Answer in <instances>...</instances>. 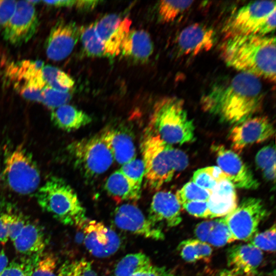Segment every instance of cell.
<instances>
[{
	"label": "cell",
	"mask_w": 276,
	"mask_h": 276,
	"mask_svg": "<svg viewBox=\"0 0 276 276\" xmlns=\"http://www.w3.org/2000/svg\"><path fill=\"white\" fill-rule=\"evenodd\" d=\"M181 208L175 194L170 191L157 192L152 197L147 218L158 228L161 224L174 227L182 220Z\"/></svg>",
	"instance_id": "obj_18"
},
{
	"label": "cell",
	"mask_w": 276,
	"mask_h": 276,
	"mask_svg": "<svg viewBox=\"0 0 276 276\" xmlns=\"http://www.w3.org/2000/svg\"><path fill=\"white\" fill-rule=\"evenodd\" d=\"M36 199L43 211L64 225L82 229L88 220L76 193L61 178H49L37 190Z\"/></svg>",
	"instance_id": "obj_5"
},
{
	"label": "cell",
	"mask_w": 276,
	"mask_h": 276,
	"mask_svg": "<svg viewBox=\"0 0 276 276\" xmlns=\"http://www.w3.org/2000/svg\"><path fill=\"white\" fill-rule=\"evenodd\" d=\"M264 99L259 78L240 72L215 82L202 95L200 103L206 112L222 122L236 125L259 112Z\"/></svg>",
	"instance_id": "obj_1"
},
{
	"label": "cell",
	"mask_w": 276,
	"mask_h": 276,
	"mask_svg": "<svg viewBox=\"0 0 276 276\" xmlns=\"http://www.w3.org/2000/svg\"><path fill=\"white\" fill-rule=\"evenodd\" d=\"M31 267L28 259L21 262L13 261L8 263L0 276H30Z\"/></svg>",
	"instance_id": "obj_41"
},
{
	"label": "cell",
	"mask_w": 276,
	"mask_h": 276,
	"mask_svg": "<svg viewBox=\"0 0 276 276\" xmlns=\"http://www.w3.org/2000/svg\"><path fill=\"white\" fill-rule=\"evenodd\" d=\"M12 242L16 251L28 259L42 254L46 246L42 229L38 225L29 221Z\"/></svg>",
	"instance_id": "obj_21"
},
{
	"label": "cell",
	"mask_w": 276,
	"mask_h": 276,
	"mask_svg": "<svg viewBox=\"0 0 276 276\" xmlns=\"http://www.w3.org/2000/svg\"><path fill=\"white\" fill-rule=\"evenodd\" d=\"M178 249L181 258L188 262L209 258L212 253L210 245L197 239H190L182 241Z\"/></svg>",
	"instance_id": "obj_28"
},
{
	"label": "cell",
	"mask_w": 276,
	"mask_h": 276,
	"mask_svg": "<svg viewBox=\"0 0 276 276\" xmlns=\"http://www.w3.org/2000/svg\"><path fill=\"white\" fill-rule=\"evenodd\" d=\"M47 5L55 7H75L80 10L88 11L96 7L99 1H42Z\"/></svg>",
	"instance_id": "obj_42"
},
{
	"label": "cell",
	"mask_w": 276,
	"mask_h": 276,
	"mask_svg": "<svg viewBox=\"0 0 276 276\" xmlns=\"http://www.w3.org/2000/svg\"><path fill=\"white\" fill-rule=\"evenodd\" d=\"M16 1L0 0V30H3L15 10Z\"/></svg>",
	"instance_id": "obj_44"
},
{
	"label": "cell",
	"mask_w": 276,
	"mask_h": 276,
	"mask_svg": "<svg viewBox=\"0 0 276 276\" xmlns=\"http://www.w3.org/2000/svg\"><path fill=\"white\" fill-rule=\"evenodd\" d=\"M275 225L263 232L256 233L249 240L250 244L261 250L274 252L275 250Z\"/></svg>",
	"instance_id": "obj_38"
},
{
	"label": "cell",
	"mask_w": 276,
	"mask_h": 276,
	"mask_svg": "<svg viewBox=\"0 0 276 276\" xmlns=\"http://www.w3.org/2000/svg\"><path fill=\"white\" fill-rule=\"evenodd\" d=\"M207 203L208 218L226 216L238 205L235 188L227 179L218 182L211 190Z\"/></svg>",
	"instance_id": "obj_20"
},
{
	"label": "cell",
	"mask_w": 276,
	"mask_h": 276,
	"mask_svg": "<svg viewBox=\"0 0 276 276\" xmlns=\"http://www.w3.org/2000/svg\"><path fill=\"white\" fill-rule=\"evenodd\" d=\"M80 28L75 23L59 20L52 27L45 43L48 57L60 61L71 53L80 37Z\"/></svg>",
	"instance_id": "obj_16"
},
{
	"label": "cell",
	"mask_w": 276,
	"mask_h": 276,
	"mask_svg": "<svg viewBox=\"0 0 276 276\" xmlns=\"http://www.w3.org/2000/svg\"><path fill=\"white\" fill-rule=\"evenodd\" d=\"M113 222L119 228L154 240H163L162 229L151 223L136 205L126 203L113 212Z\"/></svg>",
	"instance_id": "obj_14"
},
{
	"label": "cell",
	"mask_w": 276,
	"mask_h": 276,
	"mask_svg": "<svg viewBox=\"0 0 276 276\" xmlns=\"http://www.w3.org/2000/svg\"><path fill=\"white\" fill-rule=\"evenodd\" d=\"M226 64L258 78L275 82V38L267 36H234L226 38L220 48Z\"/></svg>",
	"instance_id": "obj_2"
},
{
	"label": "cell",
	"mask_w": 276,
	"mask_h": 276,
	"mask_svg": "<svg viewBox=\"0 0 276 276\" xmlns=\"http://www.w3.org/2000/svg\"><path fill=\"white\" fill-rule=\"evenodd\" d=\"M120 170L136 189L141 191L145 172L142 159L135 158L125 163L122 165Z\"/></svg>",
	"instance_id": "obj_37"
},
{
	"label": "cell",
	"mask_w": 276,
	"mask_h": 276,
	"mask_svg": "<svg viewBox=\"0 0 276 276\" xmlns=\"http://www.w3.org/2000/svg\"><path fill=\"white\" fill-rule=\"evenodd\" d=\"M226 178V174L219 167L210 166L196 170L192 181L202 189L211 190L218 182Z\"/></svg>",
	"instance_id": "obj_31"
},
{
	"label": "cell",
	"mask_w": 276,
	"mask_h": 276,
	"mask_svg": "<svg viewBox=\"0 0 276 276\" xmlns=\"http://www.w3.org/2000/svg\"><path fill=\"white\" fill-rule=\"evenodd\" d=\"M3 178L8 187L20 195H29L38 190L40 182L38 168L31 155L21 146L6 158Z\"/></svg>",
	"instance_id": "obj_8"
},
{
	"label": "cell",
	"mask_w": 276,
	"mask_h": 276,
	"mask_svg": "<svg viewBox=\"0 0 276 276\" xmlns=\"http://www.w3.org/2000/svg\"><path fill=\"white\" fill-rule=\"evenodd\" d=\"M82 229L85 235V246L95 257H109L121 247V240L119 235L102 222L88 219Z\"/></svg>",
	"instance_id": "obj_13"
},
{
	"label": "cell",
	"mask_w": 276,
	"mask_h": 276,
	"mask_svg": "<svg viewBox=\"0 0 276 276\" xmlns=\"http://www.w3.org/2000/svg\"><path fill=\"white\" fill-rule=\"evenodd\" d=\"M139 276H174V273L170 269L165 267L152 265L147 270L138 272Z\"/></svg>",
	"instance_id": "obj_46"
},
{
	"label": "cell",
	"mask_w": 276,
	"mask_h": 276,
	"mask_svg": "<svg viewBox=\"0 0 276 276\" xmlns=\"http://www.w3.org/2000/svg\"><path fill=\"white\" fill-rule=\"evenodd\" d=\"M188 213L196 217L208 218L207 201H191L181 206Z\"/></svg>",
	"instance_id": "obj_43"
},
{
	"label": "cell",
	"mask_w": 276,
	"mask_h": 276,
	"mask_svg": "<svg viewBox=\"0 0 276 276\" xmlns=\"http://www.w3.org/2000/svg\"><path fill=\"white\" fill-rule=\"evenodd\" d=\"M152 265L146 254L139 252L126 255L117 264L114 276H131L133 274L147 270Z\"/></svg>",
	"instance_id": "obj_26"
},
{
	"label": "cell",
	"mask_w": 276,
	"mask_h": 276,
	"mask_svg": "<svg viewBox=\"0 0 276 276\" xmlns=\"http://www.w3.org/2000/svg\"><path fill=\"white\" fill-rule=\"evenodd\" d=\"M39 26L34 5L29 1H17L14 13L3 30L4 39L13 45L29 41Z\"/></svg>",
	"instance_id": "obj_10"
},
{
	"label": "cell",
	"mask_w": 276,
	"mask_h": 276,
	"mask_svg": "<svg viewBox=\"0 0 276 276\" xmlns=\"http://www.w3.org/2000/svg\"><path fill=\"white\" fill-rule=\"evenodd\" d=\"M8 239L9 237L2 219V212H0V242L5 244Z\"/></svg>",
	"instance_id": "obj_49"
},
{
	"label": "cell",
	"mask_w": 276,
	"mask_h": 276,
	"mask_svg": "<svg viewBox=\"0 0 276 276\" xmlns=\"http://www.w3.org/2000/svg\"><path fill=\"white\" fill-rule=\"evenodd\" d=\"M100 133L118 163L122 165L136 158L135 147L129 134L109 128Z\"/></svg>",
	"instance_id": "obj_22"
},
{
	"label": "cell",
	"mask_w": 276,
	"mask_h": 276,
	"mask_svg": "<svg viewBox=\"0 0 276 276\" xmlns=\"http://www.w3.org/2000/svg\"><path fill=\"white\" fill-rule=\"evenodd\" d=\"M263 259L262 250L250 243L234 245L227 252V265L237 276H258Z\"/></svg>",
	"instance_id": "obj_19"
},
{
	"label": "cell",
	"mask_w": 276,
	"mask_h": 276,
	"mask_svg": "<svg viewBox=\"0 0 276 276\" xmlns=\"http://www.w3.org/2000/svg\"><path fill=\"white\" fill-rule=\"evenodd\" d=\"M77 270L78 276H98L91 263L85 259L77 261Z\"/></svg>",
	"instance_id": "obj_47"
},
{
	"label": "cell",
	"mask_w": 276,
	"mask_h": 276,
	"mask_svg": "<svg viewBox=\"0 0 276 276\" xmlns=\"http://www.w3.org/2000/svg\"><path fill=\"white\" fill-rule=\"evenodd\" d=\"M57 276H78L77 261L64 263L57 271Z\"/></svg>",
	"instance_id": "obj_48"
},
{
	"label": "cell",
	"mask_w": 276,
	"mask_h": 276,
	"mask_svg": "<svg viewBox=\"0 0 276 276\" xmlns=\"http://www.w3.org/2000/svg\"><path fill=\"white\" fill-rule=\"evenodd\" d=\"M31 263L30 276H57L56 273L57 260L49 252L28 259Z\"/></svg>",
	"instance_id": "obj_32"
},
{
	"label": "cell",
	"mask_w": 276,
	"mask_h": 276,
	"mask_svg": "<svg viewBox=\"0 0 276 276\" xmlns=\"http://www.w3.org/2000/svg\"><path fill=\"white\" fill-rule=\"evenodd\" d=\"M234 241L226 222L225 217L215 219L214 227L206 243L215 246L220 247Z\"/></svg>",
	"instance_id": "obj_36"
},
{
	"label": "cell",
	"mask_w": 276,
	"mask_h": 276,
	"mask_svg": "<svg viewBox=\"0 0 276 276\" xmlns=\"http://www.w3.org/2000/svg\"><path fill=\"white\" fill-rule=\"evenodd\" d=\"M42 78L48 86L62 92H69L75 81L67 74L52 65H44L41 70Z\"/></svg>",
	"instance_id": "obj_27"
},
{
	"label": "cell",
	"mask_w": 276,
	"mask_h": 276,
	"mask_svg": "<svg viewBox=\"0 0 276 276\" xmlns=\"http://www.w3.org/2000/svg\"><path fill=\"white\" fill-rule=\"evenodd\" d=\"M148 131L166 143L182 145L195 140V127L183 101L169 97L158 101L153 107Z\"/></svg>",
	"instance_id": "obj_4"
},
{
	"label": "cell",
	"mask_w": 276,
	"mask_h": 276,
	"mask_svg": "<svg viewBox=\"0 0 276 276\" xmlns=\"http://www.w3.org/2000/svg\"><path fill=\"white\" fill-rule=\"evenodd\" d=\"M44 63L39 60H24L13 65L8 70L9 76L11 79L20 83H26L32 79L41 74Z\"/></svg>",
	"instance_id": "obj_29"
},
{
	"label": "cell",
	"mask_w": 276,
	"mask_h": 276,
	"mask_svg": "<svg viewBox=\"0 0 276 276\" xmlns=\"http://www.w3.org/2000/svg\"><path fill=\"white\" fill-rule=\"evenodd\" d=\"M216 156L218 167L226 174L235 188L254 190L259 186L251 170L234 151L222 145L212 147Z\"/></svg>",
	"instance_id": "obj_11"
},
{
	"label": "cell",
	"mask_w": 276,
	"mask_h": 276,
	"mask_svg": "<svg viewBox=\"0 0 276 276\" xmlns=\"http://www.w3.org/2000/svg\"><path fill=\"white\" fill-rule=\"evenodd\" d=\"M51 119L55 126L66 131L79 129L92 121L87 113L67 104L52 110Z\"/></svg>",
	"instance_id": "obj_24"
},
{
	"label": "cell",
	"mask_w": 276,
	"mask_h": 276,
	"mask_svg": "<svg viewBox=\"0 0 276 276\" xmlns=\"http://www.w3.org/2000/svg\"><path fill=\"white\" fill-rule=\"evenodd\" d=\"M255 161L265 178L274 182L275 178L274 146H267L261 149L256 155Z\"/></svg>",
	"instance_id": "obj_33"
},
{
	"label": "cell",
	"mask_w": 276,
	"mask_h": 276,
	"mask_svg": "<svg viewBox=\"0 0 276 276\" xmlns=\"http://www.w3.org/2000/svg\"><path fill=\"white\" fill-rule=\"evenodd\" d=\"M80 37L84 51L88 56H107L104 46L96 32L95 23L81 28Z\"/></svg>",
	"instance_id": "obj_30"
},
{
	"label": "cell",
	"mask_w": 276,
	"mask_h": 276,
	"mask_svg": "<svg viewBox=\"0 0 276 276\" xmlns=\"http://www.w3.org/2000/svg\"><path fill=\"white\" fill-rule=\"evenodd\" d=\"M141 150L145 170L144 177L148 187L153 191L158 190L189 164L185 152L148 131L141 144Z\"/></svg>",
	"instance_id": "obj_3"
},
{
	"label": "cell",
	"mask_w": 276,
	"mask_h": 276,
	"mask_svg": "<svg viewBox=\"0 0 276 276\" xmlns=\"http://www.w3.org/2000/svg\"><path fill=\"white\" fill-rule=\"evenodd\" d=\"M275 1L251 2L236 11L223 28L226 38L234 36H267L275 28Z\"/></svg>",
	"instance_id": "obj_6"
},
{
	"label": "cell",
	"mask_w": 276,
	"mask_h": 276,
	"mask_svg": "<svg viewBox=\"0 0 276 276\" xmlns=\"http://www.w3.org/2000/svg\"><path fill=\"white\" fill-rule=\"evenodd\" d=\"M2 219L12 241L19 234L27 222L22 216L10 212H2Z\"/></svg>",
	"instance_id": "obj_40"
},
{
	"label": "cell",
	"mask_w": 276,
	"mask_h": 276,
	"mask_svg": "<svg viewBox=\"0 0 276 276\" xmlns=\"http://www.w3.org/2000/svg\"><path fill=\"white\" fill-rule=\"evenodd\" d=\"M274 133V128L267 117L256 116L235 125L230 130L229 139L233 149L239 152L249 145L271 138Z\"/></svg>",
	"instance_id": "obj_12"
},
{
	"label": "cell",
	"mask_w": 276,
	"mask_h": 276,
	"mask_svg": "<svg viewBox=\"0 0 276 276\" xmlns=\"http://www.w3.org/2000/svg\"><path fill=\"white\" fill-rule=\"evenodd\" d=\"M215 41L216 33L212 28L195 23L179 32L175 40V47L180 56H194L210 50Z\"/></svg>",
	"instance_id": "obj_15"
},
{
	"label": "cell",
	"mask_w": 276,
	"mask_h": 276,
	"mask_svg": "<svg viewBox=\"0 0 276 276\" xmlns=\"http://www.w3.org/2000/svg\"><path fill=\"white\" fill-rule=\"evenodd\" d=\"M68 151L77 167L87 177H95L105 173L114 161L100 133L72 142Z\"/></svg>",
	"instance_id": "obj_7"
},
{
	"label": "cell",
	"mask_w": 276,
	"mask_h": 276,
	"mask_svg": "<svg viewBox=\"0 0 276 276\" xmlns=\"http://www.w3.org/2000/svg\"><path fill=\"white\" fill-rule=\"evenodd\" d=\"M193 1H162L158 5V12L161 20L165 22L174 21L188 10Z\"/></svg>",
	"instance_id": "obj_34"
},
{
	"label": "cell",
	"mask_w": 276,
	"mask_h": 276,
	"mask_svg": "<svg viewBox=\"0 0 276 276\" xmlns=\"http://www.w3.org/2000/svg\"><path fill=\"white\" fill-rule=\"evenodd\" d=\"M84 237L85 235L83 229H80V231L78 232L76 235V241L78 243L83 242Z\"/></svg>",
	"instance_id": "obj_52"
},
{
	"label": "cell",
	"mask_w": 276,
	"mask_h": 276,
	"mask_svg": "<svg viewBox=\"0 0 276 276\" xmlns=\"http://www.w3.org/2000/svg\"><path fill=\"white\" fill-rule=\"evenodd\" d=\"M267 215V210L262 200L248 197L224 217L234 240L249 241Z\"/></svg>",
	"instance_id": "obj_9"
},
{
	"label": "cell",
	"mask_w": 276,
	"mask_h": 276,
	"mask_svg": "<svg viewBox=\"0 0 276 276\" xmlns=\"http://www.w3.org/2000/svg\"><path fill=\"white\" fill-rule=\"evenodd\" d=\"M96 32L102 42L107 56L120 53L121 44L130 31L131 20L121 18L114 14H108L95 23Z\"/></svg>",
	"instance_id": "obj_17"
},
{
	"label": "cell",
	"mask_w": 276,
	"mask_h": 276,
	"mask_svg": "<svg viewBox=\"0 0 276 276\" xmlns=\"http://www.w3.org/2000/svg\"><path fill=\"white\" fill-rule=\"evenodd\" d=\"M214 224L215 220L204 221L198 223L194 229L197 239L206 243Z\"/></svg>",
	"instance_id": "obj_45"
},
{
	"label": "cell",
	"mask_w": 276,
	"mask_h": 276,
	"mask_svg": "<svg viewBox=\"0 0 276 276\" xmlns=\"http://www.w3.org/2000/svg\"><path fill=\"white\" fill-rule=\"evenodd\" d=\"M217 276H237L231 269H223L220 271Z\"/></svg>",
	"instance_id": "obj_51"
},
{
	"label": "cell",
	"mask_w": 276,
	"mask_h": 276,
	"mask_svg": "<svg viewBox=\"0 0 276 276\" xmlns=\"http://www.w3.org/2000/svg\"><path fill=\"white\" fill-rule=\"evenodd\" d=\"M42 94V103L52 110L66 104L72 98L70 92L58 91L48 86L43 88Z\"/></svg>",
	"instance_id": "obj_39"
},
{
	"label": "cell",
	"mask_w": 276,
	"mask_h": 276,
	"mask_svg": "<svg viewBox=\"0 0 276 276\" xmlns=\"http://www.w3.org/2000/svg\"><path fill=\"white\" fill-rule=\"evenodd\" d=\"M210 193L211 190L202 189L191 181L178 190L175 196L181 206L191 201H208Z\"/></svg>",
	"instance_id": "obj_35"
},
{
	"label": "cell",
	"mask_w": 276,
	"mask_h": 276,
	"mask_svg": "<svg viewBox=\"0 0 276 276\" xmlns=\"http://www.w3.org/2000/svg\"><path fill=\"white\" fill-rule=\"evenodd\" d=\"M153 44L149 34L143 30H130L123 40L120 53L137 62L147 61L152 54Z\"/></svg>",
	"instance_id": "obj_23"
},
{
	"label": "cell",
	"mask_w": 276,
	"mask_h": 276,
	"mask_svg": "<svg viewBox=\"0 0 276 276\" xmlns=\"http://www.w3.org/2000/svg\"><path fill=\"white\" fill-rule=\"evenodd\" d=\"M8 264V259L4 250L0 251V275Z\"/></svg>",
	"instance_id": "obj_50"
},
{
	"label": "cell",
	"mask_w": 276,
	"mask_h": 276,
	"mask_svg": "<svg viewBox=\"0 0 276 276\" xmlns=\"http://www.w3.org/2000/svg\"><path fill=\"white\" fill-rule=\"evenodd\" d=\"M105 189L108 195L116 201L137 200L141 191L136 189L120 169L112 173L107 178Z\"/></svg>",
	"instance_id": "obj_25"
}]
</instances>
